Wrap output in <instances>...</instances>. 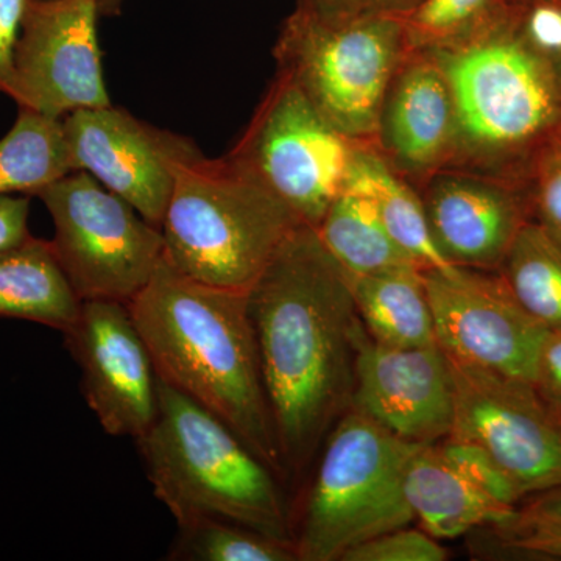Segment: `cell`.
I'll list each match as a JSON object with an SVG mask.
<instances>
[{
    "mask_svg": "<svg viewBox=\"0 0 561 561\" xmlns=\"http://www.w3.org/2000/svg\"><path fill=\"white\" fill-rule=\"evenodd\" d=\"M265 393L286 474H300L350 411L365 328L341 265L298 225L249 294Z\"/></svg>",
    "mask_w": 561,
    "mask_h": 561,
    "instance_id": "1",
    "label": "cell"
},
{
    "mask_svg": "<svg viewBox=\"0 0 561 561\" xmlns=\"http://www.w3.org/2000/svg\"><path fill=\"white\" fill-rule=\"evenodd\" d=\"M27 0H0V94L11 95L14 84V50L20 38Z\"/></svg>",
    "mask_w": 561,
    "mask_h": 561,
    "instance_id": "33",
    "label": "cell"
},
{
    "mask_svg": "<svg viewBox=\"0 0 561 561\" xmlns=\"http://www.w3.org/2000/svg\"><path fill=\"white\" fill-rule=\"evenodd\" d=\"M128 309L162 381L219 416L286 476L247 294L187 278L162 260Z\"/></svg>",
    "mask_w": 561,
    "mask_h": 561,
    "instance_id": "2",
    "label": "cell"
},
{
    "mask_svg": "<svg viewBox=\"0 0 561 561\" xmlns=\"http://www.w3.org/2000/svg\"><path fill=\"white\" fill-rule=\"evenodd\" d=\"M505 3L513 10L524 11L540 3H561V0H505Z\"/></svg>",
    "mask_w": 561,
    "mask_h": 561,
    "instance_id": "39",
    "label": "cell"
},
{
    "mask_svg": "<svg viewBox=\"0 0 561 561\" xmlns=\"http://www.w3.org/2000/svg\"><path fill=\"white\" fill-rule=\"evenodd\" d=\"M36 197L54 220L51 250L81 301L128 305L164 260L161 228L90 173L70 172Z\"/></svg>",
    "mask_w": 561,
    "mask_h": 561,
    "instance_id": "8",
    "label": "cell"
},
{
    "mask_svg": "<svg viewBox=\"0 0 561 561\" xmlns=\"http://www.w3.org/2000/svg\"><path fill=\"white\" fill-rule=\"evenodd\" d=\"M553 72H556L557 79H559V83L561 87V62L553 68Z\"/></svg>",
    "mask_w": 561,
    "mask_h": 561,
    "instance_id": "40",
    "label": "cell"
},
{
    "mask_svg": "<svg viewBox=\"0 0 561 561\" xmlns=\"http://www.w3.org/2000/svg\"><path fill=\"white\" fill-rule=\"evenodd\" d=\"M72 171L61 119L20 108L0 139V197L36 195Z\"/></svg>",
    "mask_w": 561,
    "mask_h": 561,
    "instance_id": "23",
    "label": "cell"
},
{
    "mask_svg": "<svg viewBox=\"0 0 561 561\" xmlns=\"http://www.w3.org/2000/svg\"><path fill=\"white\" fill-rule=\"evenodd\" d=\"M404 24L397 14L364 11L328 21L295 9L284 22L273 57L335 130L356 144H375L379 111L402 58Z\"/></svg>",
    "mask_w": 561,
    "mask_h": 561,
    "instance_id": "7",
    "label": "cell"
},
{
    "mask_svg": "<svg viewBox=\"0 0 561 561\" xmlns=\"http://www.w3.org/2000/svg\"><path fill=\"white\" fill-rule=\"evenodd\" d=\"M420 2L421 0H370L367 11H379V13L402 16L408 11L415 9Z\"/></svg>",
    "mask_w": 561,
    "mask_h": 561,
    "instance_id": "37",
    "label": "cell"
},
{
    "mask_svg": "<svg viewBox=\"0 0 561 561\" xmlns=\"http://www.w3.org/2000/svg\"><path fill=\"white\" fill-rule=\"evenodd\" d=\"M99 18L95 0H27L10 95L20 108L62 119L73 111L111 105Z\"/></svg>",
    "mask_w": 561,
    "mask_h": 561,
    "instance_id": "12",
    "label": "cell"
},
{
    "mask_svg": "<svg viewBox=\"0 0 561 561\" xmlns=\"http://www.w3.org/2000/svg\"><path fill=\"white\" fill-rule=\"evenodd\" d=\"M345 186L371 202L391 239L423 271L454 267L432 241L419 190L387 164L375 144H357Z\"/></svg>",
    "mask_w": 561,
    "mask_h": 561,
    "instance_id": "20",
    "label": "cell"
},
{
    "mask_svg": "<svg viewBox=\"0 0 561 561\" xmlns=\"http://www.w3.org/2000/svg\"><path fill=\"white\" fill-rule=\"evenodd\" d=\"M370 0H297V10L321 20H348L368 10Z\"/></svg>",
    "mask_w": 561,
    "mask_h": 561,
    "instance_id": "35",
    "label": "cell"
},
{
    "mask_svg": "<svg viewBox=\"0 0 561 561\" xmlns=\"http://www.w3.org/2000/svg\"><path fill=\"white\" fill-rule=\"evenodd\" d=\"M375 147L387 164L419 187L451 168L456 110L451 88L430 51L409 50L379 111Z\"/></svg>",
    "mask_w": 561,
    "mask_h": 561,
    "instance_id": "17",
    "label": "cell"
},
{
    "mask_svg": "<svg viewBox=\"0 0 561 561\" xmlns=\"http://www.w3.org/2000/svg\"><path fill=\"white\" fill-rule=\"evenodd\" d=\"M497 272L535 320L561 330V250L540 225H524Z\"/></svg>",
    "mask_w": 561,
    "mask_h": 561,
    "instance_id": "24",
    "label": "cell"
},
{
    "mask_svg": "<svg viewBox=\"0 0 561 561\" xmlns=\"http://www.w3.org/2000/svg\"><path fill=\"white\" fill-rule=\"evenodd\" d=\"M62 335L102 430L133 440L146 434L158 411L160 376L128 305L81 301L79 319Z\"/></svg>",
    "mask_w": 561,
    "mask_h": 561,
    "instance_id": "14",
    "label": "cell"
},
{
    "mask_svg": "<svg viewBox=\"0 0 561 561\" xmlns=\"http://www.w3.org/2000/svg\"><path fill=\"white\" fill-rule=\"evenodd\" d=\"M505 0H421L402 14L409 50H442L481 38L508 20Z\"/></svg>",
    "mask_w": 561,
    "mask_h": 561,
    "instance_id": "25",
    "label": "cell"
},
{
    "mask_svg": "<svg viewBox=\"0 0 561 561\" xmlns=\"http://www.w3.org/2000/svg\"><path fill=\"white\" fill-rule=\"evenodd\" d=\"M101 16H117L121 13L124 0H95Z\"/></svg>",
    "mask_w": 561,
    "mask_h": 561,
    "instance_id": "38",
    "label": "cell"
},
{
    "mask_svg": "<svg viewBox=\"0 0 561 561\" xmlns=\"http://www.w3.org/2000/svg\"><path fill=\"white\" fill-rule=\"evenodd\" d=\"M505 551L561 560V516L518 505L502 523L483 527Z\"/></svg>",
    "mask_w": 561,
    "mask_h": 561,
    "instance_id": "28",
    "label": "cell"
},
{
    "mask_svg": "<svg viewBox=\"0 0 561 561\" xmlns=\"http://www.w3.org/2000/svg\"><path fill=\"white\" fill-rule=\"evenodd\" d=\"M519 32L552 69L561 62V3H540L522 11Z\"/></svg>",
    "mask_w": 561,
    "mask_h": 561,
    "instance_id": "31",
    "label": "cell"
},
{
    "mask_svg": "<svg viewBox=\"0 0 561 561\" xmlns=\"http://www.w3.org/2000/svg\"><path fill=\"white\" fill-rule=\"evenodd\" d=\"M302 221L230 154H198L176 171L162 220L164 261L181 275L249 294Z\"/></svg>",
    "mask_w": 561,
    "mask_h": 561,
    "instance_id": "5",
    "label": "cell"
},
{
    "mask_svg": "<svg viewBox=\"0 0 561 561\" xmlns=\"http://www.w3.org/2000/svg\"><path fill=\"white\" fill-rule=\"evenodd\" d=\"M413 445L451 435L456 394L451 362L435 343L394 348L365 332L357 346L351 408Z\"/></svg>",
    "mask_w": 561,
    "mask_h": 561,
    "instance_id": "15",
    "label": "cell"
},
{
    "mask_svg": "<svg viewBox=\"0 0 561 561\" xmlns=\"http://www.w3.org/2000/svg\"><path fill=\"white\" fill-rule=\"evenodd\" d=\"M348 280L362 327L371 341L394 348L437 343L423 271L401 268L348 276Z\"/></svg>",
    "mask_w": 561,
    "mask_h": 561,
    "instance_id": "21",
    "label": "cell"
},
{
    "mask_svg": "<svg viewBox=\"0 0 561 561\" xmlns=\"http://www.w3.org/2000/svg\"><path fill=\"white\" fill-rule=\"evenodd\" d=\"M438 445L445 456L453 461L454 467L465 478L470 479L479 490L489 494L491 500L508 507H518L522 504V491L512 481L511 476L502 470L501 465L481 446L451 437L445 438Z\"/></svg>",
    "mask_w": 561,
    "mask_h": 561,
    "instance_id": "29",
    "label": "cell"
},
{
    "mask_svg": "<svg viewBox=\"0 0 561 561\" xmlns=\"http://www.w3.org/2000/svg\"><path fill=\"white\" fill-rule=\"evenodd\" d=\"M448 549L426 530L411 526L383 531L343 553L341 561H445Z\"/></svg>",
    "mask_w": 561,
    "mask_h": 561,
    "instance_id": "30",
    "label": "cell"
},
{
    "mask_svg": "<svg viewBox=\"0 0 561 561\" xmlns=\"http://www.w3.org/2000/svg\"><path fill=\"white\" fill-rule=\"evenodd\" d=\"M530 219L561 250V131L535 153L526 179Z\"/></svg>",
    "mask_w": 561,
    "mask_h": 561,
    "instance_id": "27",
    "label": "cell"
},
{
    "mask_svg": "<svg viewBox=\"0 0 561 561\" xmlns=\"http://www.w3.org/2000/svg\"><path fill=\"white\" fill-rule=\"evenodd\" d=\"M449 362L456 394L449 437L485 449L511 476L523 501L560 486V413L531 382Z\"/></svg>",
    "mask_w": 561,
    "mask_h": 561,
    "instance_id": "10",
    "label": "cell"
},
{
    "mask_svg": "<svg viewBox=\"0 0 561 561\" xmlns=\"http://www.w3.org/2000/svg\"><path fill=\"white\" fill-rule=\"evenodd\" d=\"M61 125L72 171L90 173L161 228L176 171L202 154L197 144L113 105L73 111Z\"/></svg>",
    "mask_w": 561,
    "mask_h": 561,
    "instance_id": "13",
    "label": "cell"
},
{
    "mask_svg": "<svg viewBox=\"0 0 561 561\" xmlns=\"http://www.w3.org/2000/svg\"><path fill=\"white\" fill-rule=\"evenodd\" d=\"M432 241L456 267L497 272L530 219L527 192L512 181L443 169L419 187Z\"/></svg>",
    "mask_w": 561,
    "mask_h": 561,
    "instance_id": "16",
    "label": "cell"
},
{
    "mask_svg": "<svg viewBox=\"0 0 561 561\" xmlns=\"http://www.w3.org/2000/svg\"><path fill=\"white\" fill-rule=\"evenodd\" d=\"M356 142L324 119L287 77L276 73L230 157L317 228L345 187Z\"/></svg>",
    "mask_w": 561,
    "mask_h": 561,
    "instance_id": "9",
    "label": "cell"
},
{
    "mask_svg": "<svg viewBox=\"0 0 561 561\" xmlns=\"http://www.w3.org/2000/svg\"><path fill=\"white\" fill-rule=\"evenodd\" d=\"M28 213H31L28 195H3L0 197V251L31 238Z\"/></svg>",
    "mask_w": 561,
    "mask_h": 561,
    "instance_id": "34",
    "label": "cell"
},
{
    "mask_svg": "<svg viewBox=\"0 0 561 561\" xmlns=\"http://www.w3.org/2000/svg\"><path fill=\"white\" fill-rule=\"evenodd\" d=\"M519 18L515 10L481 38L430 54L445 72L456 110L451 168L526 190L535 153L561 131V87L552 66L524 41Z\"/></svg>",
    "mask_w": 561,
    "mask_h": 561,
    "instance_id": "3",
    "label": "cell"
},
{
    "mask_svg": "<svg viewBox=\"0 0 561 561\" xmlns=\"http://www.w3.org/2000/svg\"><path fill=\"white\" fill-rule=\"evenodd\" d=\"M522 505L535 508L545 513L561 516V485L556 489L541 491V493L531 494L522 502Z\"/></svg>",
    "mask_w": 561,
    "mask_h": 561,
    "instance_id": "36",
    "label": "cell"
},
{
    "mask_svg": "<svg viewBox=\"0 0 561 561\" xmlns=\"http://www.w3.org/2000/svg\"><path fill=\"white\" fill-rule=\"evenodd\" d=\"M324 249L348 276L423 268L391 239L364 194L345 186L316 228ZM424 272V271H423Z\"/></svg>",
    "mask_w": 561,
    "mask_h": 561,
    "instance_id": "22",
    "label": "cell"
},
{
    "mask_svg": "<svg viewBox=\"0 0 561 561\" xmlns=\"http://www.w3.org/2000/svg\"><path fill=\"white\" fill-rule=\"evenodd\" d=\"M534 387L561 415V330H548L538 351Z\"/></svg>",
    "mask_w": 561,
    "mask_h": 561,
    "instance_id": "32",
    "label": "cell"
},
{
    "mask_svg": "<svg viewBox=\"0 0 561 561\" xmlns=\"http://www.w3.org/2000/svg\"><path fill=\"white\" fill-rule=\"evenodd\" d=\"M420 448L353 409L343 413L324 440L294 534L298 560L341 561L354 546L411 526L404 476Z\"/></svg>",
    "mask_w": 561,
    "mask_h": 561,
    "instance_id": "6",
    "label": "cell"
},
{
    "mask_svg": "<svg viewBox=\"0 0 561 561\" xmlns=\"http://www.w3.org/2000/svg\"><path fill=\"white\" fill-rule=\"evenodd\" d=\"M437 345L457 364L534 383L546 330L500 272L424 271Z\"/></svg>",
    "mask_w": 561,
    "mask_h": 561,
    "instance_id": "11",
    "label": "cell"
},
{
    "mask_svg": "<svg viewBox=\"0 0 561 561\" xmlns=\"http://www.w3.org/2000/svg\"><path fill=\"white\" fill-rule=\"evenodd\" d=\"M404 493L415 522L438 541L502 523L518 508L479 490L454 467L438 443L421 446L413 454L405 470Z\"/></svg>",
    "mask_w": 561,
    "mask_h": 561,
    "instance_id": "18",
    "label": "cell"
},
{
    "mask_svg": "<svg viewBox=\"0 0 561 561\" xmlns=\"http://www.w3.org/2000/svg\"><path fill=\"white\" fill-rule=\"evenodd\" d=\"M135 442L176 524L225 519L295 542L278 474L225 421L161 378L157 415Z\"/></svg>",
    "mask_w": 561,
    "mask_h": 561,
    "instance_id": "4",
    "label": "cell"
},
{
    "mask_svg": "<svg viewBox=\"0 0 561 561\" xmlns=\"http://www.w3.org/2000/svg\"><path fill=\"white\" fill-rule=\"evenodd\" d=\"M171 560L297 561L295 542L276 540L261 531L225 519H195L179 524Z\"/></svg>",
    "mask_w": 561,
    "mask_h": 561,
    "instance_id": "26",
    "label": "cell"
},
{
    "mask_svg": "<svg viewBox=\"0 0 561 561\" xmlns=\"http://www.w3.org/2000/svg\"><path fill=\"white\" fill-rule=\"evenodd\" d=\"M81 300L58 264L50 241L31 236L0 251V317L62 332L79 319Z\"/></svg>",
    "mask_w": 561,
    "mask_h": 561,
    "instance_id": "19",
    "label": "cell"
}]
</instances>
